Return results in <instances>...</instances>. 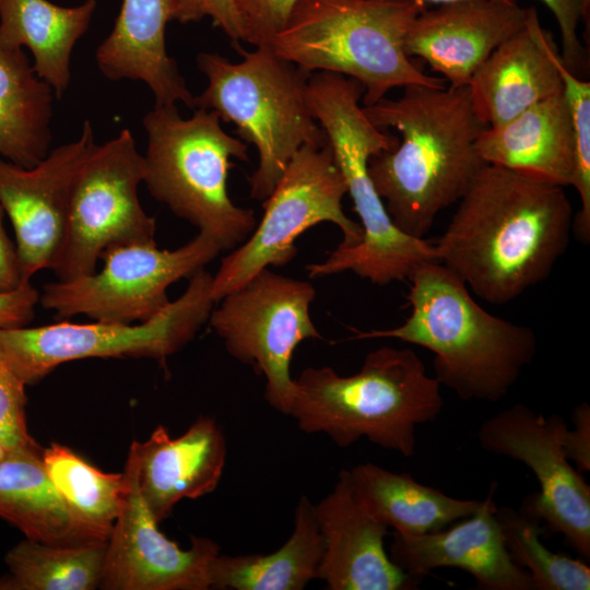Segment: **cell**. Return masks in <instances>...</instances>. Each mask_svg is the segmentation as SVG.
Returning a JSON list of instances; mask_svg holds the SVG:
<instances>
[{
	"label": "cell",
	"instance_id": "obj_35",
	"mask_svg": "<svg viewBox=\"0 0 590 590\" xmlns=\"http://www.w3.org/2000/svg\"><path fill=\"white\" fill-rule=\"evenodd\" d=\"M243 25V42L270 44L285 25L298 0H233Z\"/></svg>",
	"mask_w": 590,
	"mask_h": 590
},
{
	"label": "cell",
	"instance_id": "obj_36",
	"mask_svg": "<svg viewBox=\"0 0 590 590\" xmlns=\"http://www.w3.org/2000/svg\"><path fill=\"white\" fill-rule=\"evenodd\" d=\"M211 17L238 49L243 40V25L233 0H178L174 20L181 24Z\"/></svg>",
	"mask_w": 590,
	"mask_h": 590
},
{
	"label": "cell",
	"instance_id": "obj_28",
	"mask_svg": "<svg viewBox=\"0 0 590 590\" xmlns=\"http://www.w3.org/2000/svg\"><path fill=\"white\" fill-rule=\"evenodd\" d=\"M323 540L314 505L300 497L294 530L275 552L260 555H217L210 568V585L215 589L302 590L318 578Z\"/></svg>",
	"mask_w": 590,
	"mask_h": 590
},
{
	"label": "cell",
	"instance_id": "obj_31",
	"mask_svg": "<svg viewBox=\"0 0 590 590\" xmlns=\"http://www.w3.org/2000/svg\"><path fill=\"white\" fill-rule=\"evenodd\" d=\"M496 518L509 556L530 575L535 590L590 589L589 566L547 548L541 519L526 505L518 511L497 507Z\"/></svg>",
	"mask_w": 590,
	"mask_h": 590
},
{
	"label": "cell",
	"instance_id": "obj_33",
	"mask_svg": "<svg viewBox=\"0 0 590 590\" xmlns=\"http://www.w3.org/2000/svg\"><path fill=\"white\" fill-rule=\"evenodd\" d=\"M25 386L0 350V437L9 449L36 442L26 424Z\"/></svg>",
	"mask_w": 590,
	"mask_h": 590
},
{
	"label": "cell",
	"instance_id": "obj_39",
	"mask_svg": "<svg viewBox=\"0 0 590 590\" xmlns=\"http://www.w3.org/2000/svg\"><path fill=\"white\" fill-rule=\"evenodd\" d=\"M4 215L0 204V292H12L26 283L22 279L16 244L12 243L3 225Z\"/></svg>",
	"mask_w": 590,
	"mask_h": 590
},
{
	"label": "cell",
	"instance_id": "obj_7",
	"mask_svg": "<svg viewBox=\"0 0 590 590\" xmlns=\"http://www.w3.org/2000/svg\"><path fill=\"white\" fill-rule=\"evenodd\" d=\"M238 51L231 62L214 52H200L198 69L208 79L194 96V109L215 111L236 126L240 140L255 145L258 167L249 178L250 197L263 202L294 154L304 145L323 146L328 138L311 110V72L279 57L270 46Z\"/></svg>",
	"mask_w": 590,
	"mask_h": 590
},
{
	"label": "cell",
	"instance_id": "obj_16",
	"mask_svg": "<svg viewBox=\"0 0 590 590\" xmlns=\"http://www.w3.org/2000/svg\"><path fill=\"white\" fill-rule=\"evenodd\" d=\"M85 120L80 137L48 153L36 166L23 168L0 157V204L15 233L22 279L52 268L60 249L73 176L95 144Z\"/></svg>",
	"mask_w": 590,
	"mask_h": 590
},
{
	"label": "cell",
	"instance_id": "obj_11",
	"mask_svg": "<svg viewBox=\"0 0 590 590\" xmlns=\"http://www.w3.org/2000/svg\"><path fill=\"white\" fill-rule=\"evenodd\" d=\"M346 193L345 180L329 142L320 148L302 146L262 202L264 213L260 223L222 259L213 275L212 298L219 302L260 270L292 261L297 253L296 238L321 222H331L341 229L340 247L361 243V224L343 211Z\"/></svg>",
	"mask_w": 590,
	"mask_h": 590
},
{
	"label": "cell",
	"instance_id": "obj_14",
	"mask_svg": "<svg viewBox=\"0 0 590 590\" xmlns=\"http://www.w3.org/2000/svg\"><path fill=\"white\" fill-rule=\"evenodd\" d=\"M566 429L562 416L546 417L517 403L486 420L477 439L484 450L518 460L534 473L540 491L523 505L588 560L590 486L564 451Z\"/></svg>",
	"mask_w": 590,
	"mask_h": 590
},
{
	"label": "cell",
	"instance_id": "obj_15",
	"mask_svg": "<svg viewBox=\"0 0 590 590\" xmlns=\"http://www.w3.org/2000/svg\"><path fill=\"white\" fill-rule=\"evenodd\" d=\"M125 488L117 518L107 540L101 589L206 590L210 568L220 554L217 543L191 536L180 548L157 528L138 485L137 467L128 453Z\"/></svg>",
	"mask_w": 590,
	"mask_h": 590
},
{
	"label": "cell",
	"instance_id": "obj_34",
	"mask_svg": "<svg viewBox=\"0 0 590 590\" xmlns=\"http://www.w3.org/2000/svg\"><path fill=\"white\" fill-rule=\"evenodd\" d=\"M553 13L560 33V58L566 68L578 76L587 73L589 57L578 28L588 19L590 0H540Z\"/></svg>",
	"mask_w": 590,
	"mask_h": 590
},
{
	"label": "cell",
	"instance_id": "obj_29",
	"mask_svg": "<svg viewBox=\"0 0 590 590\" xmlns=\"http://www.w3.org/2000/svg\"><path fill=\"white\" fill-rule=\"evenodd\" d=\"M107 542L54 545L25 539L4 556L9 573L0 590H94L99 588Z\"/></svg>",
	"mask_w": 590,
	"mask_h": 590
},
{
	"label": "cell",
	"instance_id": "obj_30",
	"mask_svg": "<svg viewBox=\"0 0 590 590\" xmlns=\"http://www.w3.org/2000/svg\"><path fill=\"white\" fill-rule=\"evenodd\" d=\"M47 473L73 515L107 541L119 512L125 475L98 470L67 446L43 449Z\"/></svg>",
	"mask_w": 590,
	"mask_h": 590
},
{
	"label": "cell",
	"instance_id": "obj_10",
	"mask_svg": "<svg viewBox=\"0 0 590 590\" xmlns=\"http://www.w3.org/2000/svg\"><path fill=\"white\" fill-rule=\"evenodd\" d=\"M143 179L144 158L129 129L93 145L70 186L64 234L51 268L57 280L94 273L110 248L156 244L155 219L139 200Z\"/></svg>",
	"mask_w": 590,
	"mask_h": 590
},
{
	"label": "cell",
	"instance_id": "obj_5",
	"mask_svg": "<svg viewBox=\"0 0 590 590\" xmlns=\"http://www.w3.org/2000/svg\"><path fill=\"white\" fill-rule=\"evenodd\" d=\"M357 81L331 72H314L308 95L315 118L324 130L343 175L363 239L338 246L322 262L306 267L311 279L352 271L377 285L404 281L420 264L438 261L434 245L398 229L387 213L368 172L369 158L398 144V137L377 128L361 106Z\"/></svg>",
	"mask_w": 590,
	"mask_h": 590
},
{
	"label": "cell",
	"instance_id": "obj_1",
	"mask_svg": "<svg viewBox=\"0 0 590 590\" xmlns=\"http://www.w3.org/2000/svg\"><path fill=\"white\" fill-rule=\"evenodd\" d=\"M573 221L564 187L484 164L433 245L471 293L505 305L551 274L569 246Z\"/></svg>",
	"mask_w": 590,
	"mask_h": 590
},
{
	"label": "cell",
	"instance_id": "obj_26",
	"mask_svg": "<svg viewBox=\"0 0 590 590\" xmlns=\"http://www.w3.org/2000/svg\"><path fill=\"white\" fill-rule=\"evenodd\" d=\"M96 0L75 7H60L49 0H2L0 43L27 47L33 69L59 99L70 83V59L78 40L86 33Z\"/></svg>",
	"mask_w": 590,
	"mask_h": 590
},
{
	"label": "cell",
	"instance_id": "obj_24",
	"mask_svg": "<svg viewBox=\"0 0 590 590\" xmlns=\"http://www.w3.org/2000/svg\"><path fill=\"white\" fill-rule=\"evenodd\" d=\"M0 518L27 539L47 544L107 542L69 509L47 473L37 442L10 449L0 461Z\"/></svg>",
	"mask_w": 590,
	"mask_h": 590
},
{
	"label": "cell",
	"instance_id": "obj_25",
	"mask_svg": "<svg viewBox=\"0 0 590 590\" xmlns=\"http://www.w3.org/2000/svg\"><path fill=\"white\" fill-rule=\"evenodd\" d=\"M352 492L375 520L401 535H420L472 516L482 500L460 499L370 462L347 470Z\"/></svg>",
	"mask_w": 590,
	"mask_h": 590
},
{
	"label": "cell",
	"instance_id": "obj_40",
	"mask_svg": "<svg viewBox=\"0 0 590 590\" xmlns=\"http://www.w3.org/2000/svg\"><path fill=\"white\" fill-rule=\"evenodd\" d=\"M423 4H427V3H433V4H441V3H446V2H450V1H456V0H416ZM505 1H508V2H517V0H505Z\"/></svg>",
	"mask_w": 590,
	"mask_h": 590
},
{
	"label": "cell",
	"instance_id": "obj_12",
	"mask_svg": "<svg viewBox=\"0 0 590 590\" xmlns=\"http://www.w3.org/2000/svg\"><path fill=\"white\" fill-rule=\"evenodd\" d=\"M315 296L311 283L266 268L221 298L209 317L227 352L264 376L268 403L287 415L293 353L300 342L321 339L309 312Z\"/></svg>",
	"mask_w": 590,
	"mask_h": 590
},
{
	"label": "cell",
	"instance_id": "obj_17",
	"mask_svg": "<svg viewBox=\"0 0 590 590\" xmlns=\"http://www.w3.org/2000/svg\"><path fill=\"white\" fill-rule=\"evenodd\" d=\"M527 21V9L505 0H456L424 9L412 22L404 50L421 58L452 87L468 86L486 58Z\"/></svg>",
	"mask_w": 590,
	"mask_h": 590
},
{
	"label": "cell",
	"instance_id": "obj_23",
	"mask_svg": "<svg viewBox=\"0 0 590 590\" xmlns=\"http://www.w3.org/2000/svg\"><path fill=\"white\" fill-rule=\"evenodd\" d=\"M475 148L485 164L533 176L564 188L571 186L574 131L563 93L527 108L502 125L485 127Z\"/></svg>",
	"mask_w": 590,
	"mask_h": 590
},
{
	"label": "cell",
	"instance_id": "obj_6",
	"mask_svg": "<svg viewBox=\"0 0 590 590\" xmlns=\"http://www.w3.org/2000/svg\"><path fill=\"white\" fill-rule=\"evenodd\" d=\"M416 0H298L269 46L309 72H331L362 84L363 106L396 87L444 86L404 50L413 20L425 9Z\"/></svg>",
	"mask_w": 590,
	"mask_h": 590
},
{
	"label": "cell",
	"instance_id": "obj_2",
	"mask_svg": "<svg viewBox=\"0 0 590 590\" xmlns=\"http://www.w3.org/2000/svg\"><path fill=\"white\" fill-rule=\"evenodd\" d=\"M397 98L363 106L379 129H396L390 150L373 155L368 172L394 226L423 239L437 215L458 202L485 164L475 143L486 127L468 86L408 85Z\"/></svg>",
	"mask_w": 590,
	"mask_h": 590
},
{
	"label": "cell",
	"instance_id": "obj_20",
	"mask_svg": "<svg viewBox=\"0 0 590 590\" xmlns=\"http://www.w3.org/2000/svg\"><path fill=\"white\" fill-rule=\"evenodd\" d=\"M129 453L135 462L141 496L158 523L178 502L200 498L217 487L227 446L217 422L201 416L176 438L157 426L145 441H132Z\"/></svg>",
	"mask_w": 590,
	"mask_h": 590
},
{
	"label": "cell",
	"instance_id": "obj_8",
	"mask_svg": "<svg viewBox=\"0 0 590 590\" xmlns=\"http://www.w3.org/2000/svg\"><path fill=\"white\" fill-rule=\"evenodd\" d=\"M193 110L182 118L176 104H154L144 115L143 182L176 216L231 251L256 227L255 212L237 206L227 191L232 158L247 162L248 146L223 130L215 111Z\"/></svg>",
	"mask_w": 590,
	"mask_h": 590
},
{
	"label": "cell",
	"instance_id": "obj_19",
	"mask_svg": "<svg viewBox=\"0 0 590 590\" xmlns=\"http://www.w3.org/2000/svg\"><path fill=\"white\" fill-rule=\"evenodd\" d=\"M323 540L318 578L331 590H410L420 581L402 571L385 550L388 528L356 500L347 470L314 505Z\"/></svg>",
	"mask_w": 590,
	"mask_h": 590
},
{
	"label": "cell",
	"instance_id": "obj_21",
	"mask_svg": "<svg viewBox=\"0 0 590 590\" xmlns=\"http://www.w3.org/2000/svg\"><path fill=\"white\" fill-rule=\"evenodd\" d=\"M558 57L552 34L542 27L536 10L528 8L526 25L486 58L468 84L480 120L495 127L563 93Z\"/></svg>",
	"mask_w": 590,
	"mask_h": 590
},
{
	"label": "cell",
	"instance_id": "obj_27",
	"mask_svg": "<svg viewBox=\"0 0 590 590\" xmlns=\"http://www.w3.org/2000/svg\"><path fill=\"white\" fill-rule=\"evenodd\" d=\"M54 96L23 48L0 43V157L32 168L48 155Z\"/></svg>",
	"mask_w": 590,
	"mask_h": 590
},
{
	"label": "cell",
	"instance_id": "obj_18",
	"mask_svg": "<svg viewBox=\"0 0 590 590\" xmlns=\"http://www.w3.org/2000/svg\"><path fill=\"white\" fill-rule=\"evenodd\" d=\"M495 485L476 512L446 530L420 535L394 532L391 560L417 581L446 567L468 571L479 589L535 590L530 575L512 562L504 544L493 499Z\"/></svg>",
	"mask_w": 590,
	"mask_h": 590
},
{
	"label": "cell",
	"instance_id": "obj_37",
	"mask_svg": "<svg viewBox=\"0 0 590 590\" xmlns=\"http://www.w3.org/2000/svg\"><path fill=\"white\" fill-rule=\"evenodd\" d=\"M573 429H566L563 448L579 472L590 471V406L583 401L573 412Z\"/></svg>",
	"mask_w": 590,
	"mask_h": 590
},
{
	"label": "cell",
	"instance_id": "obj_42",
	"mask_svg": "<svg viewBox=\"0 0 590 590\" xmlns=\"http://www.w3.org/2000/svg\"><path fill=\"white\" fill-rule=\"evenodd\" d=\"M1 1H2V0H0V4H1Z\"/></svg>",
	"mask_w": 590,
	"mask_h": 590
},
{
	"label": "cell",
	"instance_id": "obj_3",
	"mask_svg": "<svg viewBox=\"0 0 590 590\" xmlns=\"http://www.w3.org/2000/svg\"><path fill=\"white\" fill-rule=\"evenodd\" d=\"M411 314L391 329L356 331L351 340L397 339L434 353V378L462 400L497 402L508 394L538 350L532 328L484 309L439 261L409 276Z\"/></svg>",
	"mask_w": 590,
	"mask_h": 590
},
{
	"label": "cell",
	"instance_id": "obj_32",
	"mask_svg": "<svg viewBox=\"0 0 590 590\" xmlns=\"http://www.w3.org/2000/svg\"><path fill=\"white\" fill-rule=\"evenodd\" d=\"M557 68L563 81V94L570 113L575 158L571 187L580 200L573 221V232L582 244L590 241V82L569 71L560 55Z\"/></svg>",
	"mask_w": 590,
	"mask_h": 590
},
{
	"label": "cell",
	"instance_id": "obj_41",
	"mask_svg": "<svg viewBox=\"0 0 590 590\" xmlns=\"http://www.w3.org/2000/svg\"><path fill=\"white\" fill-rule=\"evenodd\" d=\"M9 450L10 449L5 446L0 437V461L8 455Z\"/></svg>",
	"mask_w": 590,
	"mask_h": 590
},
{
	"label": "cell",
	"instance_id": "obj_22",
	"mask_svg": "<svg viewBox=\"0 0 590 590\" xmlns=\"http://www.w3.org/2000/svg\"><path fill=\"white\" fill-rule=\"evenodd\" d=\"M177 2L122 0L115 25L98 46L95 58L105 78L146 84L155 104L181 102L194 109V96L166 50V25L174 20Z\"/></svg>",
	"mask_w": 590,
	"mask_h": 590
},
{
	"label": "cell",
	"instance_id": "obj_38",
	"mask_svg": "<svg viewBox=\"0 0 590 590\" xmlns=\"http://www.w3.org/2000/svg\"><path fill=\"white\" fill-rule=\"evenodd\" d=\"M39 296L31 282L12 292H0V329L26 327L34 318Z\"/></svg>",
	"mask_w": 590,
	"mask_h": 590
},
{
	"label": "cell",
	"instance_id": "obj_9",
	"mask_svg": "<svg viewBox=\"0 0 590 590\" xmlns=\"http://www.w3.org/2000/svg\"><path fill=\"white\" fill-rule=\"evenodd\" d=\"M213 275L198 270L185 292L144 322L72 323L0 329V350L27 385L44 379L59 365L84 358L135 357L164 362L198 333L216 303Z\"/></svg>",
	"mask_w": 590,
	"mask_h": 590
},
{
	"label": "cell",
	"instance_id": "obj_13",
	"mask_svg": "<svg viewBox=\"0 0 590 590\" xmlns=\"http://www.w3.org/2000/svg\"><path fill=\"white\" fill-rule=\"evenodd\" d=\"M221 251L203 233L174 250L156 244L117 246L102 255L101 271L45 284L39 303L59 318L83 315L99 322H144L170 303L167 288L173 283L190 278Z\"/></svg>",
	"mask_w": 590,
	"mask_h": 590
},
{
	"label": "cell",
	"instance_id": "obj_4",
	"mask_svg": "<svg viewBox=\"0 0 590 590\" xmlns=\"http://www.w3.org/2000/svg\"><path fill=\"white\" fill-rule=\"evenodd\" d=\"M440 387L412 349L380 346L354 375L328 366L304 369L294 379L288 415L303 432L324 433L339 447L365 437L412 457L416 427L441 412Z\"/></svg>",
	"mask_w": 590,
	"mask_h": 590
}]
</instances>
